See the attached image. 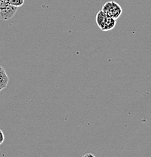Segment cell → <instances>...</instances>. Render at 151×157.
I'll list each match as a JSON object with an SVG mask.
<instances>
[{
  "label": "cell",
  "mask_w": 151,
  "mask_h": 157,
  "mask_svg": "<svg viewBox=\"0 0 151 157\" xmlns=\"http://www.w3.org/2000/svg\"><path fill=\"white\" fill-rule=\"evenodd\" d=\"M106 15L113 19H117L122 14L123 9L117 2L113 1L107 2L102 9Z\"/></svg>",
  "instance_id": "1"
},
{
  "label": "cell",
  "mask_w": 151,
  "mask_h": 157,
  "mask_svg": "<svg viewBox=\"0 0 151 157\" xmlns=\"http://www.w3.org/2000/svg\"><path fill=\"white\" fill-rule=\"evenodd\" d=\"M4 141H5L4 133H3L1 129H0V145H1L2 144Z\"/></svg>",
  "instance_id": "7"
},
{
  "label": "cell",
  "mask_w": 151,
  "mask_h": 157,
  "mask_svg": "<svg viewBox=\"0 0 151 157\" xmlns=\"http://www.w3.org/2000/svg\"><path fill=\"white\" fill-rule=\"evenodd\" d=\"M17 8L9 5L6 0H0V20L8 21L14 16Z\"/></svg>",
  "instance_id": "2"
},
{
  "label": "cell",
  "mask_w": 151,
  "mask_h": 157,
  "mask_svg": "<svg viewBox=\"0 0 151 157\" xmlns=\"http://www.w3.org/2000/svg\"><path fill=\"white\" fill-rule=\"evenodd\" d=\"M93 156V155H92V154H90V153H88V154H86V155H84V156Z\"/></svg>",
  "instance_id": "8"
},
{
  "label": "cell",
  "mask_w": 151,
  "mask_h": 157,
  "mask_svg": "<svg viewBox=\"0 0 151 157\" xmlns=\"http://www.w3.org/2000/svg\"><path fill=\"white\" fill-rule=\"evenodd\" d=\"M7 3L14 7H21L24 4V0H6Z\"/></svg>",
  "instance_id": "6"
},
{
  "label": "cell",
  "mask_w": 151,
  "mask_h": 157,
  "mask_svg": "<svg viewBox=\"0 0 151 157\" xmlns=\"http://www.w3.org/2000/svg\"><path fill=\"white\" fill-rule=\"evenodd\" d=\"M2 91V90H1V89H0V91Z\"/></svg>",
  "instance_id": "9"
},
{
  "label": "cell",
  "mask_w": 151,
  "mask_h": 157,
  "mask_svg": "<svg viewBox=\"0 0 151 157\" xmlns=\"http://www.w3.org/2000/svg\"><path fill=\"white\" fill-rule=\"evenodd\" d=\"M117 20L113 19L112 17H108V19H107L106 23H105V26L103 27V28L102 29V31H109L111 29H113L116 26Z\"/></svg>",
  "instance_id": "5"
},
{
  "label": "cell",
  "mask_w": 151,
  "mask_h": 157,
  "mask_svg": "<svg viewBox=\"0 0 151 157\" xmlns=\"http://www.w3.org/2000/svg\"><path fill=\"white\" fill-rule=\"evenodd\" d=\"M107 19H108V16L106 15V14L102 10H100L97 12L96 15H95V22H96L97 25L101 29L103 28V27L105 26Z\"/></svg>",
  "instance_id": "3"
},
{
  "label": "cell",
  "mask_w": 151,
  "mask_h": 157,
  "mask_svg": "<svg viewBox=\"0 0 151 157\" xmlns=\"http://www.w3.org/2000/svg\"><path fill=\"white\" fill-rule=\"evenodd\" d=\"M9 81V78L6 73L5 70L2 66L0 65V89L2 90L7 87Z\"/></svg>",
  "instance_id": "4"
}]
</instances>
